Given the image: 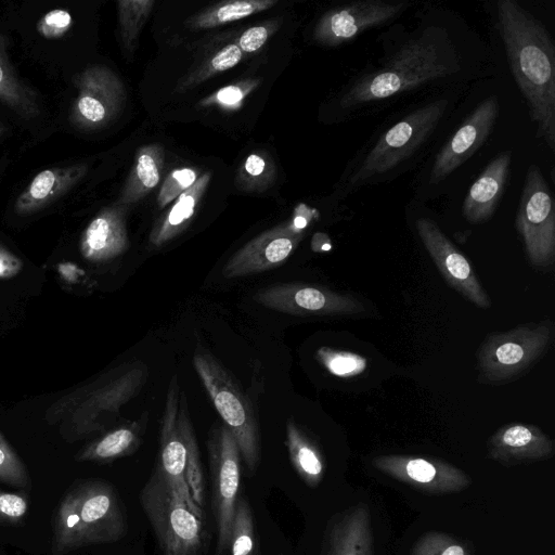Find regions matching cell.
Wrapping results in <instances>:
<instances>
[{
    "label": "cell",
    "mask_w": 555,
    "mask_h": 555,
    "mask_svg": "<svg viewBox=\"0 0 555 555\" xmlns=\"http://www.w3.org/2000/svg\"><path fill=\"white\" fill-rule=\"evenodd\" d=\"M516 228L531 264L540 269L551 268L555 260L554 202L551 189L537 165H531L526 175Z\"/></svg>",
    "instance_id": "30bf717a"
},
{
    "label": "cell",
    "mask_w": 555,
    "mask_h": 555,
    "mask_svg": "<svg viewBox=\"0 0 555 555\" xmlns=\"http://www.w3.org/2000/svg\"><path fill=\"white\" fill-rule=\"evenodd\" d=\"M242 59V50L235 43L222 48L211 60L210 65L215 72H223L235 66Z\"/></svg>",
    "instance_id": "f35d334b"
},
{
    "label": "cell",
    "mask_w": 555,
    "mask_h": 555,
    "mask_svg": "<svg viewBox=\"0 0 555 555\" xmlns=\"http://www.w3.org/2000/svg\"><path fill=\"white\" fill-rule=\"evenodd\" d=\"M73 17L63 9H53L46 13L36 24L38 34L46 39H59L72 27Z\"/></svg>",
    "instance_id": "8d00e7d4"
},
{
    "label": "cell",
    "mask_w": 555,
    "mask_h": 555,
    "mask_svg": "<svg viewBox=\"0 0 555 555\" xmlns=\"http://www.w3.org/2000/svg\"><path fill=\"white\" fill-rule=\"evenodd\" d=\"M269 31L264 26H254L245 30L238 40V47L244 52H254L267 41Z\"/></svg>",
    "instance_id": "ab89813d"
},
{
    "label": "cell",
    "mask_w": 555,
    "mask_h": 555,
    "mask_svg": "<svg viewBox=\"0 0 555 555\" xmlns=\"http://www.w3.org/2000/svg\"><path fill=\"white\" fill-rule=\"evenodd\" d=\"M152 0L118 1L120 37L125 49L132 51L140 29L153 9Z\"/></svg>",
    "instance_id": "1f68e13d"
},
{
    "label": "cell",
    "mask_w": 555,
    "mask_h": 555,
    "mask_svg": "<svg viewBox=\"0 0 555 555\" xmlns=\"http://www.w3.org/2000/svg\"><path fill=\"white\" fill-rule=\"evenodd\" d=\"M489 455L502 464L514 465L542 461L553 456L554 444L539 427L528 424H507L491 436Z\"/></svg>",
    "instance_id": "d6986e66"
},
{
    "label": "cell",
    "mask_w": 555,
    "mask_h": 555,
    "mask_svg": "<svg viewBox=\"0 0 555 555\" xmlns=\"http://www.w3.org/2000/svg\"><path fill=\"white\" fill-rule=\"evenodd\" d=\"M160 147L150 145L139 151L133 173L124 191V202L135 201L158 184L163 166V150Z\"/></svg>",
    "instance_id": "f1b7e54d"
},
{
    "label": "cell",
    "mask_w": 555,
    "mask_h": 555,
    "mask_svg": "<svg viewBox=\"0 0 555 555\" xmlns=\"http://www.w3.org/2000/svg\"><path fill=\"white\" fill-rule=\"evenodd\" d=\"M417 234L447 283L475 306L487 309L491 300L470 262L429 218L415 223Z\"/></svg>",
    "instance_id": "4fadbf2b"
},
{
    "label": "cell",
    "mask_w": 555,
    "mask_h": 555,
    "mask_svg": "<svg viewBox=\"0 0 555 555\" xmlns=\"http://www.w3.org/2000/svg\"><path fill=\"white\" fill-rule=\"evenodd\" d=\"M87 170L86 165L78 164L40 171L16 198L15 211L20 215L38 211L73 189Z\"/></svg>",
    "instance_id": "7402d4cb"
},
{
    "label": "cell",
    "mask_w": 555,
    "mask_h": 555,
    "mask_svg": "<svg viewBox=\"0 0 555 555\" xmlns=\"http://www.w3.org/2000/svg\"><path fill=\"white\" fill-rule=\"evenodd\" d=\"M5 131H7L5 126L2 122H0V137H2Z\"/></svg>",
    "instance_id": "f6af8a7d"
},
{
    "label": "cell",
    "mask_w": 555,
    "mask_h": 555,
    "mask_svg": "<svg viewBox=\"0 0 555 555\" xmlns=\"http://www.w3.org/2000/svg\"><path fill=\"white\" fill-rule=\"evenodd\" d=\"M210 173L202 175L179 197L166 217L155 225L150 235V243L159 247L177 236L195 212L196 205L204 194Z\"/></svg>",
    "instance_id": "484cf974"
},
{
    "label": "cell",
    "mask_w": 555,
    "mask_h": 555,
    "mask_svg": "<svg viewBox=\"0 0 555 555\" xmlns=\"http://www.w3.org/2000/svg\"><path fill=\"white\" fill-rule=\"evenodd\" d=\"M372 464L391 478L429 493L462 491L472 482L462 469L436 459L390 454L376 456Z\"/></svg>",
    "instance_id": "9a60e30c"
},
{
    "label": "cell",
    "mask_w": 555,
    "mask_h": 555,
    "mask_svg": "<svg viewBox=\"0 0 555 555\" xmlns=\"http://www.w3.org/2000/svg\"><path fill=\"white\" fill-rule=\"evenodd\" d=\"M317 360L331 374L349 378L363 373L367 367L366 358L346 350L320 347L315 352Z\"/></svg>",
    "instance_id": "d6a6232c"
},
{
    "label": "cell",
    "mask_w": 555,
    "mask_h": 555,
    "mask_svg": "<svg viewBox=\"0 0 555 555\" xmlns=\"http://www.w3.org/2000/svg\"><path fill=\"white\" fill-rule=\"evenodd\" d=\"M197 180V172L191 168H181L173 170L167 176L159 191L157 203L159 208H164L176 197H179Z\"/></svg>",
    "instance_id": "d590c367"
},
{
    "label": "cell",
    "mask_w": 555,
    "mask_h": 555,
    "mask_svg": "<svg viewBox=\"0 0 555 555\" xmlns=\"http://www.w3.org/2000/svg\"><path fill=\"white\" fill-rule=\"evenodd\" d=\"M28 498L25 493L0 490V524L17 525L28 512Z\"/></svg>",
    "instance_id": "74e56055"
},
{
    "label": "cell",
    "mask_w": 555,
    "mask_h": 555,
    "mask_svg": "<svg viewBox=\"0 0 555 555\" xmlns=\"http://www.w3.org/2000/svg\"><path fill=\"white\" fill-rule=\"evenodd\" d=\"M149 413H142L138 420L124 423L107 430L83 448L76 456L78 462L109 463L133 454L143 441Z\"/></svg>",
    "instance_id": "cb8c5ba5"
},
{
    "label": "cell",
    "mask_w": 555,
    "mask_h": 555,
    "mask_svg": "<svg viewBox=\"0 0 555 555\" xmlns=\"http://www.w3.org/2000/svg\"><path fill=\"white\" fill-rule=\"evenodd\" d=\"M178 424L186 449L185 481L190 491V495L196 506L205 511V477L196 435L189 414L186 396L183 391L180 392Z\"/></svg>",
    "instance_id": "4316f807"
},
{
    "label": "cell",
    "mask_w": 555,
    "mask_h": 555,
    "mask_svg": "<svg viewBox=\"0 0 555 555\" xmlns=\"http://www.w3.org/2000/svg\"><path fill=\"white\" fill-rule=\"evenodd\" d=\"M324 555H373L371 518L365 505L352 506L334 519Z\"/></svg>",
    "instance_id": "603a6c76"
},
{
    "label": "cell",
    "mask_w": 555,
    "mask_h": 555,
    "mask_svg": "<svg viewBox=\"0 0 555 555\" xmlns=\"http://www.w3.org/2000/svg\"><path fill=\"white\" fill-rule=\"evenodd\" d=\"M129 241L124 216L117 208L103 209L82 232L80 253L92 262L116 258L128 248Z\"/></svg>",
    "instance_id": "44dd1931"
},
{
    "label": "cell",
    "mask_w": 555,
    "mask_h": 555,
    "mask_svg": "<svg viewBox=\"0 0 555 555\" xmlns=\"http://www.w3.org/2000/svg\"><path fill=\"white\" fill-rule=\"evenodd\" d=\"M499 114L496 96L483 100L462 122L439 151L430 171V182L438 183L468 159L487 140Z\"/></svg>",
    "instance_id": "e0dca14e"
},
{
    "label": "cell",
    "mask_w": 555,
    "mask_h": 555,
    "mask_svg": "<svg viewBox=\"0 0 555 555\" xmlns=\"http://www.w3.org/2000/svg\"><path fill=\"white\" fill-rule=\"evenodd\" d=\"M511 162V151L498 154L472 184L463 203L467 221L481 223L491 218L503 195Z\"/></svg>",
    "instance_id": "ffe728a7"
},
{
    "label": "cell",
    "mask_w": 555,
    "mask_h": 555,
    "mask_svg": "<svg viewBox=\"0 0 555 555\" xmlns=\"http://www.w3.org/2000/svg\"><path fill=\"white\" fill-rule=\"evenodd\" d=\"M244 90L238 86H228L220 89L216 94V100L227 106L237 105L244 98Z\"/></svg>",
    "instance_id": "b9f144b4"
},
{
    "label": "cell",
    "mask_w": 555,
    "mask_h": 555,
    "mask_svg": "<svg viewBox=\"0 0 555 555\" xmlns=\"http://www.w3.org/2000/svg\"><path fill=\"white\" fill-rule=\"evenodd\" d=\"M498 17L512 74L538 135L555 147V48L545 26L514 0L498 2Z\"/></svg>",
    "instance_id": "6da1fadb"
},
{
    "label": "cell",
    "mask_w": 555,
    "mask_h": 555,
    "mask_svg": "<svg viewBox=\"0 0 555 555\" xmlns=\"http://www.w3.org/2000/svg\"><path fill=\"white\" fill-rule=\"evenodd\" d=\"M0 482L14 488L29 489L27 467L0 433Z\"/></svg>",
    "instance_id": "836d02e7"
},
{
    "label": "cell",
    "mask_w": 555,
    "mask_h": 555,
    "mask_svg": "<svg viewBox=\"0 0 555 555\" xmlns=\"http://www.w3.org/2000/svg\"><path fill=\"white\" fill-rule=\"evenodd\" d=\"M0 101L24 118L31 119L40 109L34 93L15 76L7 55V40L0 34Z\"/></svg>",
    "instance_id": "83f0119b"
},
{
    "label": "cell",
    "mask_w": 555,
    "mask_h": 555,
    "mask_svg": "<svg viewBox=\"0 0 555 555\" xmlns=\"http://www.w3.org/2000/svg\"><path fill=\"white\" fill-rule=\"evenodd\" d=\"M229 550L231 555H256L257 542L254 517L245 496H240L235 505Z\"/></svg>",
    "instance_id": "4dcf8cb0"
},
{
    "label": "cell",
    "mask_w": 555,
    "mask_h": 555,
    "mask_svg": "<svg viewBox=\"0 0 555 555\" xmlns=\"http://www.w3.org/2000/svg\"><path fill=\"white\" fill-rule=\"evenodd\" d=\"M406 7V2L380 0L351 2L326 12L315 27L314 37L323 44L337 46L392 20Z\"/></svg>",
    "instance_id": "2e32d148"
},
{
    "label": "cell",
    "mask_w": 555,
    "mask_h": 555,
    "mask_svg": "<svg viewBox=\"0 0 555 555\" xmlns=\"http://www.w3.org/2000/svg\"><path fill=\"white\" fill-rule=\"evenodd\" d=\"M457 68L455 53L447 34L431 27L409 40L383 67L356 80L344 94L341 104L359 107L385 100L427 81L449 76Z\"/></svg>",
    "instance_id": "7a4b0ae2"
},
{
    "label": "cell",
    "mask_w": 555,
    "mask_h": 555,
    "mask_svg": "<svg viewBox=\"0 0 555 555\" xmlns=\"http://www.w3.org/2000/svg\"><path fill=\"white\" fill-rule=\"evenodd\" d=\"M280 555H282V554H280Z\"/></svg>",
    "instance_id": "bcb514c9"
},
{
    "label": "cell",
    "mask_w": 555,
    "mask_h": 555,
    "mask_svg": "<svg viewBox=\"0 0 555 555\" xmlns=\"http://www.w3.org/2000/svg\"><path fill=\"white\" fill-rule=\"evenodd\" d=\"M245 170L253 177L259 176L262 173L266 167V162L257 154H251L245 160Z\"/></svg>",
    "instance_id": "7bdbcfd3"
},
{
    "label": "cell",
    "mask_w": 555,
    "mask_h": 555,
    "mask_svg": "<svg viewBox=\"0 0 555 555\" xmlns=\"http://www.w3.org/2000/svg\"><path fill=\"white\" fill-rule=\"evenodd\" d=\"M193 365L222 422L234 435L247 469L255 473L260 462V434L249 398L210 352L197 350Z\"/></svg>",
    "instance_id": "277c9868"
},
{
    "label": "cell",
    "mask_w": 555,
    "mask_h": 555,
    "mask_svg": "<svg viewBox=\"0 0 555 555\" xmlns=\"http://www.w3.org/2000/svg\"><path fill=\"white\" fill-rule=\"evenodd\" d=\"M411 555H472L466 544L438 531L422 535L414 544Z\"/></svg>",
    "instance_id": "e575fe53"
},
{
    "label": "cell",
    "mask_w": 555,
    "mask_h": 555,
    "mask_svg": "<svg viewBox=\"0 0 555 555\" xmlns=\"http://www.w3.org/2000/svg\"><path fill=\"white\" fill-rule=\"evenodd\" d=\"M78 93L70 114V122L80 129H94L108 122L118 112L124 88L118 77L108 68L92 66L75 78Z\"/></svg>",
    "instance_id": "7c38bea8"
},
{
    "label": "cell",
    "mask_w": 555,
    "mask_h": 555,
    "mask_svg": "<svg viewBox=\"0 0 555 555\" xmlns=\"http://www.w3.org/2000/svg\"><path fill=\"white\" fill-rule=\"evenodd\" d=\"M22 267L21 259L0 244V278H12L21 271Z\"/></svg>",
    "instance_id": "60d3db41"
},
{
    "label": "cell",
    "mask_w": 555,
    "mask_h": 555,
    "mask_svg": "<svg viewBox=\"0 0 555 555\" xmlns=\"http://www.w3.org/2000/svg\"><path fill=\"white\" fill-rule=\"evenodd\" d=\"M127 529L114 487L99 479L79 481L66 491L55 509L52 552L65 555L86 545L116 542Z\"/></svg>",
    "instance_id": "3957f363"
},
{
    "label": "cell",
    "mask_w": 555,
    "mask_h": 555,
    "mask_svg": "<svg viewBox=\"0 0 555 555\" xmlns=\"http://www.w3.org/2000/svg\"><path fill=\"white\" fill-rule=\"evenodd\" d=\"M285 444L298 476L308 487H318L325 473L324 457L317 443L292 417L286 422Z\"/></svg>",
    "instance_id": "d4e9b609"
},
{
    "label": "cell",
    "mask_w": 555,
    "mask_h": 555,
    "mask_svg": "<svg viewBox=\"0 0 555 555\" xmlns=\"http://www.w3.org/2000/svg\"><path fill=\"white\" fill-rule=\"evenodd\" d=\"M207 450L211 503L218 529L216 555H225L238 499L242 456L234 435L223 422H215L210 427Z\"/></svg>",
    "instance_id": "9c48e42d"
},
{
    "label": "cell",
    "mask_w": 555,
    "mask_h": 555,
    "mask_svg": "<svg viewBox=\"0 0 555 555\" xmlns=\"http://www.w3.org/2000/svg\"><path fill=\"white\" fill-rule=\"evenodd\" d=\"M254 300L271 310L294 315L334 317L364 311L362 302L351 295L301 282L260 288L255 293Z\"/></svg>",
    "instance_id": "8fae6325"
},
{
    "label": "cell",
    "mask_w": 555,
    "mask_h": 555,
    "mask_svg": "<svg viewBox=\"0 0 555 555\" xmlns=\"http://www.w3.org/2000/svg\"><path fill=\"white\" fill-rule=\"evenodd\" d=\"M276 0H236L218 4L191 21L193 28H211L264 11Z\"/></svg>",
    "instance_id": "f546056e"
},
{
    "label": "cell",
    "mask_w": 555,
    "mask_h": 555,
    "mask_svg": "<svg viewBox=\"0 0 555 555\" xmlns=\"http://www.w3.org/2000/svg\"><path fill=\"white\" fill-rule=\"evenodd\" d=\"M301 237V232L292 223L262 233L227 261L222 274L234 279L275 268L293 254Z\"/></svg>",
    "instance_id": "ac0fdd59"
},
{
    "label": "cell",
    "mask_w": 555,
    "mask_h": 555,
    "mask_svg": "<svg viewBox=\"0 0 555 555\" xmlns=\"http://www.w3.org/2000/svg\"><path fill=\"white\" fill-rule=\"evenodd\" d=\"M447 104L440 99L423 105L387 129L352 173L351 184L386 173L410 156L437 127Z\"/></svg>",
    "instance_id": "ba28073f"
},
{
    "label": "cell",
    "mask_w": 555,
    "mask_h": 555,
    "mask_svg": "<svg viewBox=\"0 0 555 555\" xmlns=\"http://www.w3.org/2000/svg\"><path fill=\"white\" fill-rule=\"evenodd\" d=\"M309 220H310L309 214H298L294 217V219L292 221V225L296 230L301 232L307 227Z\"/></svg>",
    "instance_id": "ee69618b"
},
{
    "label": "cell",
    "mask_w": 555,
    "mask_h": 555,
    "mask_svg": "<svg viewBox=\"0 0 555 555\" xmlns=\"http://www.w3.org/2000/svg\"><path fill=\"white\" fill-rule=\"evenodd\" d=\"M140 504L156 535L162 555H201L205 527L158 469L142 487Z\"/></svg>",
    "instance_id": "5b68a950"
},
{
    "label": "cell",
    "mask_w": 555,
    "mask_h": 555,
    "mask_svg": "<svg viewBox=\"0 0 555 555\" xmlns=\"http://www.w3.org/2000/svg\"><path fill=\"white\" fill-rule=\"evenodd\" d=\"M554 325L545 320L490 334L478 349L477 364L483 383H505L525 373L551 347Z\"/></svg>",
    "instance_id": "52a82bcc"
},
{
    "label": "cell",
    "mask_w": 555,
    "mask_h": 555,
    "mask_svg": "<svg viewBox=\"0 0 555 555\" xmlns=\"http://www.w3.org/2000/svg\"><path fill=\"white\" fill-rule=\"evenodd\" d=\"M180 385L175 374L168 385L159 427V452L155 468L160 472L172 491L179 494L192 513L205 522V511L193 502L185 481L186 449L178 424Z\"/></svg>",
    "instance_id": "5bb4252c"
},
{
    "label": "cell",
    "mask_w": 555,
    "mask_h": 555,
    "mask_svg": "<svg viewBox=\"0 0 555 555\" xmlns=\"http://www.w3.org/2000/svg\"><path fill=\"white\" fill-rule=\"evenodd\" d=\"M149 377L147 365L140 361L125 362L87 388L69 418L68 440L102 433L117 420L121 406L133 399Z\"/></svg>",
    "instance_id": "8992f818"
}]
</instances>
